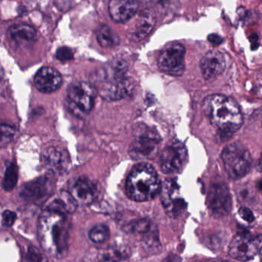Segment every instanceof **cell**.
<instances>
[{
    "instance_id": "cell-31",
    "label": "cell",
    "mask_w": 262,
    "mask_h": 262,
    "mask_svg": "<svg viewBox=\"0 0 262 262\" xmlns=\"http://www.w3.org/2000/svg\"><path fill=\"white\" fill-rule=\"evenodd\" d=\"M239 215L247 222H252L254 220V216L252 211L246 207H242L238 211Z\"/></svg>"
},
{
    "instance_id": "cell-34",
    "label": "cell",
    "mask_w": 262,
    "mask_h": 262,
    "mask_svg": "<svg viewBox=\"0 0 262 262\" xmlns=\"http://www.w3.org/2000/svg\"><path fill=\"white\" fill-rule=\"evenodd\" d=\"M258 188H260V189L262 191V181H260V182H259Z\"/></svg>"
},
{
    "instance_id": "cell-25",
    "label": "cell",
    "mask_w": 262,
    "mask_h": 262,
    "mask_svg": "<svg viewBox=\"0 0 262 262\" xmlns=\"http://www.w3.org/2000/svg\"><path fill=\"white\" fill-rule=\"evenodd\" d=\"M18 182V169L13 162L9 164L6 168L3 180V188L5 191H12L16 187Z\"/></svg>"
},
{
    "instance_id": "cell-35",
    "label": "cell",
    "mask_w": 262,
    "mask_h": 262,
    "mask_svg": "<svg viewBox=\"0 0 262 262\" xmlns=\"http://www.w3.org/2000/svg\"><path fill=\"white\" fill-rule=\"evenodd\" d=\"M219 262H228V261H226V260H225V261H219Z\"/></svg>"
},
{
    "instance_id": "cell-17",
    "label": "cell",
    "mask_w": 262,
    "mask_h": 262,
    "mask_svg": "<svg viewBox=\"0 0 262 262\" xmlns=\"http://www.w3.org/2000/svg\"><path fill=\"white\" fill-rule=\"evenodd\" d=\"M71 194L78 203L89 205L97 199L99 189L93 180L85 176H81L75 182Z\"/></svg>"
},
{
    "instance_id": "cell-18",
    "label": "cell",
    "mask_w": 262,
    "mask_h": 262,
    "mask_svg": "<svg viewBox=\"0 0 262 262\" xmlns=\"http://www.w3.org/2000/svg\"><path fill=\"white\" fill-rule=\"evenodd\" d=\"M62 82L60 73L55 69L49 67L39 69L34 78L36 89L43 93H51L56 91L60 87Z\"/></svg>"
},
{
    "instance_id": "cell-21",
    "label": "cell",
    "mask_w": 262,
    "mask_h": 262,
    "mask_svg": "<svg viewBox=\"0 0 262 262\" xmlns=\"http://www.w3.org/2000/svg\"><path fill=\"white\" fill-rule=\"evenodd\" d=\"M128 65L122 59H115L110 61L103 70L102 82L110 79H120L126 76Z\"/></svg>"
},
{
    "instance_id": "cell-23",
    "label": "cell",
    "mask_w": 262,
    "mask_h": 262,
    "mask_svg": "<svg viewBox=\"0 0 262 262\" xmlns=\"http://www.w3.org/2000/svg\"><path fill=\"white\" fill-rule=\"evenodd\" d=\"M126 250L119 247H110L99 253L98 262H121L128 257Z\"/></svg>"
},
{
    "instance_id": "cell-22",
    "label": "cell",
    "mask_w": 262,
    "mask_h": 262,
    "mask_svg": "<svg viewBox=\"0 0 262 262\" xmlns=\"http://www.w3.org/2000/svg\"><path fill=\"white\" fill-rule=\"evenodd\" d=\"M96 38L99 45L105 48H110L119 43V37L112 29L102 25L96 31Z\"/></svg>"
},
{
    "instance_id": "cell-1",
    "label": "cell",
    "mask_w": 262,
    "mask_h": 262,
    "mask_svg": "<svg viewBox=\"0 0 262 262\" xmlns=\"http://www.w3.org/2000/svg\"><path fill=\"white\" fill-rule=\"evenodd\" d=\"M202 108L223 140L230 139L243 125L240 107L229 96L220 94L208 96L204 100Z\"/></svg>"
},
{
    "instance_id": "cell-29",
    "label": "cell",
    "mask_w": 262,
    "mask_h": 262,
    "mask_svg": "<svg viewBox=\"0 0 262 262\" xmlns=\"http://www.w3.org/2000/svg\"><path fill=\"white\" fill-rule=\"evenodd\" d=\"M73 56L74 55H73V50L66 47L58 49L56 53V58L62 62H67V61L71 60L73 59Z\"/></svg>"
},
{
    "instance_id": "cell-33",
    "label": "cell",
    "mask_w": 262,
    "mask_h": 262,
    "mask_svg": "<svg viewBox=\"0 0 262 262\" xmlns=\"http://www.w3.org/2000/svg\"><path fill=\"white\" fill-rule=\"evenodd\" d=\"M258 168L260 170V171H262V156L261 158H260V162H259L258 163Z\"/></svg>"
},
{
    "instance_id": "cell-8",
    "label": "cell",
    "mask_w": 262,
    "mask_h": 262,
    "mask_svg": "<svg viewBox=\"0 0 262 262\" xmlns=\"http://www.w3.org/2000/svg\"><path fill=\"white\" fill-rule=\"evenodd\" d=\"M262 251V236L241 233L231 241L229 254L233 258L246 261L254 258Z\"/></svg>"
},
{
    "instance_id": "cell-19",
    "label": "cell",
    "mask_w": 262,
    "mask_h": 262,
    "mask_svg": "<svg viewBox=\"0 0 262 262\" xmlns=\"http://www.w3.org/2000/svg\"><path fill=\"white\" fill-rule=\"evenodd\" d=\"M7 37L16 48H26L36 42V32L27 24H15L9 28Z\"/></svg>"
},
{
    "instance_id": "cell-15",
    "label": "cell",
    "mask_w": 262,
    "mask_h": 262,
    "mask_svg": "<svg viewBox=\"0 0 262 262\" xmlns=\"http://www.w3.org/2000/svg\"><path fill=\"white\" fill-rule=\"evenodd\" d=\"M156 15L151 10L141 12L128 30L129 39L133 42H139L151 33L156 24Z\"/></svg>"
},
{
    "instance_id": "cell-26",
    "label": "cell",
    "mask_w": 262,
    "mask_h": 262,
    "mask_svg": "<svg viewBox=\"0 0 262 262\" xmlns=\"http://www.w3.org/2000/svg\"><path fill=\"white\" fill-rule=\"evenodd\" d=\"M90 240L94 243L100 244L106 242L110 237V230L104 224L96 225L89 232Z\"/></svg>"
},
{
    "instance_id": "cell-2",
    "label": "cell",
    "mask_w": 262,
    "mask_h": 262,
    "mask_svg": "<svg viewBox=\"0 0 262 262\" xmlns=\"http://www.w3.org/2000/svg\"><path fill=\"white\" fill-rule=\"evenodd\" d=\"M69 235L67 216L44 210L38 224V238L44 251L53 257H64L68 251Z\"/></svg>"
},
{
    "instance_id": "cell-4",
    "label": "cell",
    "mask_w": 262,
    "mask_h": 262,
    "mask_svg": "<svg viewBox=\"0 0 262 262\" xmlns=\"http://www.w3.org/2000/svg\"><path fill=\"white\" fill-rule=\"evenodd\" d=\"M224 167L229 178L239 179L245 177L252 165L249 151L239 142L229 144L222 152Z\"/></svg>"
},
{
    "instance_id": "cell-16",
    "label": "cell",
    "mask_w": 262,
    "mask_h": 262,
    "mask_svg": "<svg viewBox=\"0 0 262 262\" xmlns=\"http://www.w3.org/2000/svg\"><path fill=\"white\" fill-rule=\"evenodd\" d=\"M78 202L68 191H60L50 196L46 202L44 210L67 216L73 214L77 208Z\"/></svg>"
},
{
    "instance_id": "cell-12",
    "label": "cell",
    "mask_w": 262,
    "mask_h": 262,
    "mask_svg": "<svg viewBox=\"0 0 262 262\" xmlns=\"http://www.w3.org/2000/svg\"><path fill=\"white\" fill-rule=\"evenodd\" d=\"M133 86L134 84L133 80L127 76L120 79L103 81L99 88V96L104 100H120L129 95Z\"/></svg>"
},
{
    "instance_id": "cell-14",
    "label": "cell",
    "mask_w": 262,
    "mask_h": 262,
    "mask_svg": "<svg viewBox=\"0 0 262 262\" xmlns=\"http://www.w3.org/2000/svg\"><path fill=\"white\" fill-rule=\"evenodd\" d=\"M200 69L205 80H214L225 70L224 55L217 50L208 51L201 59Z\"/></svg>"
},
{
    "instance_id": "cell-7",
    "label": "cell",
    "mask_w": 262,
    "mask_h": 262,
    "mask_svg": "<svg viewBox=\"0 0 262 262\" xmlns=\"http://www.w3.org/2000/svg\"><path fill=\"white\" fill-rule=\"evenodd\" d=\"M188 162L186 147L179 141L170 142L161 153L159 166L165 174L180 173Z\"/></svg>"
},
{
    "instance_id": "cell-10",
    "label": "cell",
    "mask_w": 262,
    "mask_h": 262,
    "mask_svg": "<svg viewBox=\"0 0 262 262\" xmlns=\"http://www.w3.org/2000/svg\"><path fill=\"white\" fill-rule=\"evenodd\" d=\"M159 137L151 129L140 128L130 146L129 153L135 159L149 158L156 152Z\"/></svg>"
},
{
    "instance_id": "cell-32",
    "label": "cell",
    "mask_w": 262,
    "mask_h": 262,
    "mask_svg": "<svg viewBox=\"0 0 262 262\" xmlns=\"http://www.w3.org/2000/svg\"><path fill=\"white\" fill-rule=\"evenodd\" d=\"M208 39L211 44L215 46L220 45V44L222 43V41H223V39H222L220 36L216 34L209 35V36H208Z\"/></svg>"
},
{
    "instance_id": "cell-28",
    "label": "cell",
    "mask_w": 262,
    "mask_h": 262,
    "mask_svg": "<svg viewBox=\"0 0 262 262\" xmlns=\"http://www.w3.org/2000/svg\"><path fill=\"white\" fill-rule=\"evenodd\" d=\"M1 131H2L1 145H2V146H4V145H7L13 139L16 129L12 125L2 124Z\"/></svg>"
},
{
    "instance_id": "cell-6",
    "label": "cell",
    "mask_w": 262,
    "mask_h": 262,
    "mask_svg": "<svg viewBox=\"0 0 262 262\" xmlns=\"http://www.w3.org/2000/svg\"><path fill=\"white\" fill-rule=\"evenodd\" d=\"M185 49L179 42L165 46L158 58V67L161 72L172 76H180L185 70Z\"/></svg>"
},
{
    "instance_id": "cell-9",
    "label": "cell",
    "mask_w": 262,
    "mask_h": 262,
    "mask_svg": "<svg viewBox=\"0 0 262 262\" xmlns=\"http://www.w3.org/2000/svg\"><path fill=\"white\" fill-rule=\"evenodd\" d=\"M208 208L217 216H225L231 210V196L225 182L217 181L211 184L208 191Z\"/></svg>"
},
{
    "instance_id": "cell-20",
    "label": "cell",
    "mask_w": 262,
    "mask_h": 262,
    "mask_svg": "<svg viewBox=\"0 0 262 262\" xmlns=\"http://www.w3.org/2000/svg\"><path fill=\"white\" fill-rule=\"evenodd\" d=\"M139 4L136 1L113 0L110 3L108 11L113 21L125 23L136 15Z\"/></svg>"
},
{
    "instance_id": "cell-24",
    "label": "cell",
    "mask_w": 262,
    "mask_h": 262,
    "mask_svg": "<svg viewBox=\"0 0 262 262\" xmlns=\"http://www.w3.org/2000/svg\"><path fill=\"white\" fill-rule=\"evenodd\" d=\"M155 225L148 219H133L131 222L124 225V229L128 232L138 234H148Z\"/></svg>"
},
{
    "instance_id": "cell-13",
    "label": "cell",
    "mask_w": 262,
    "mask_h": 262,
    "mask_svg": "<svg viewBox=\"0 0 262 262\" xmlns=\"http://www.w3.org/2000/svg\"><path fill=\"white\" fill-rule=\"evenodd\" d=\"M43 166L52 174H61L70 168V159L67 151L59 147H49L42 156Z\"/></svg>"
},
{
    "instance_id": "cell-11",
    "label": "cell",
    "mask_w": 262,
    "mask_h": 262,
    "mask_svg": "<svg viewBox=\"0 0 262 262\" xmlns=\"http://www.w3.org/2000/svg\"><path fill=\"white\" fill-rule=\"evenodd\" d=\"M53 187L49 178L39 177L23 185L19 194L24 201L37 203L43 199L48 200L47 197L53 192Z\"/></svg>"
},
{
    "instance_id": "cell-27",
    "label": "cell",
    "mask_w": 262,
    "mask_h": 262,
    "mask_svg": "<svg viewBox=\"0 0 262 262\" xmlns=\"http://www.w3.org/2000/svg\"><path fill=\"white\" fill-rule=\"evenodd\" d=\"M27 262H48L42 251L35 246H30L27 251Z\"/></svg>"
},
{
    "instance_id": "cell-3",
    "label": "cell",
    "mask_w": 262,
    "mask_h": 262,
    "mask_svg": "<svg viewBox=\"0 0 262 262\" xmlns=\"http://www.w3.org/2000/svg\"><path fill=\"white\" fill-rule=\"evenodd\" d=\"M161 188L156 169L146 162L135 165L127 179V195L136 202L151 200L160 193Z\"/></svg>"
},
{
    "instance_id": "cell-5",
    "label": "cell",
    "mask_w": 262,
    "mask_h": 262,
    "mask_svg": "<svg viewBox=\"0 0 262 262\" xmlns=\"http://www.w3.org/2000/svg\"><path fill=\"white\" fill-rule=\"evenodd\" d=\"M96 95V89L90 82H73L67 90L69 110L76 117H84L93 110Z\"/></svg>"
},
{
    "instance_id": "cell-30",
    "label": "cell",
    "mask_w": 262,
    "mask_h": 262,
    "mask_svg": "<svg viewBox=\"0 0 262 262\" xmlns=\"http://www.w3.org/2000/svg\"><path fill=\"white\" fill-rule=\"evenodd\" d=\"M16 220V213L10 210H6L2 214V225L5 227H11Z\"/></svg>"
}]
</instances>
